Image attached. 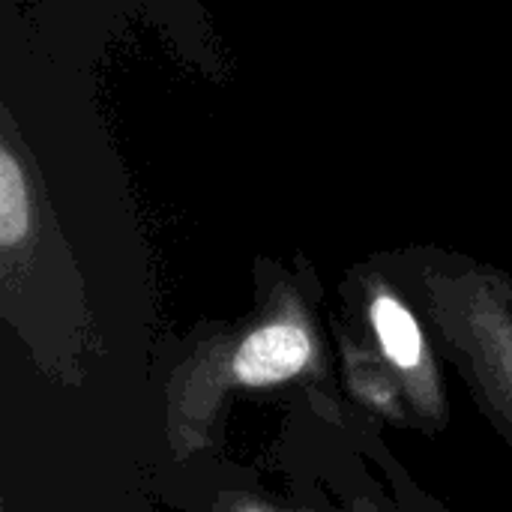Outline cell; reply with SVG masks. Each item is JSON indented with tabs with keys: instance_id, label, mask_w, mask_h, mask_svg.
I'll use <instances>...</instances> for the list:
<instances>
[{
	"instance_id": "cell-1",
	"label": "cell",
	"mask_w": 512,
	"mask_h": 512,
	"mask_svg": "<svg viewBox=\"0 0 512 512\" xmlns=\"http://www.w3.org/2000/svg\"><path fill=\"white\" fill-rule=\"evenodd\" d=\"M339 387L312 288L282 270L258 291V303L243 321L198 339L192 354L171 372L165 384V435L177 462L210 453L222 432L225 408L237 393L303 390L336 423L342 420Z\"/></svg>"
},
{
	"instance_id": "cell-2",
	"label": "cell",
	"mask_w": 512,
	"mask_h": 512,
	"mask_svg": "<svg viewBox=\"0 0 512 512\" xmlns=\"http://www.w3.org/2000/svg\"><path fill=\"white\" fill-rule=\"evenodd\" d=\"M0 114V315L42 375L78 387L96 354L87 291L24 132Z\"/></svg>"
},
{
	"instance_id": "cell-3",
	"label": "cell",
	"mask_w": 512,
	"mask_h": 512,
	"mask_svg": "<svg viewBox=\"0 0 512 512\" xmlns=\"http://www.w3.org/2000/svg\"><path fill=\"white\" fill-rule=\"evenodd\" d=\"M477 411L512 444V276L462 252L408 246L381 255Z\"/></svg>"
},
{
	"instance_id": "cell-4",
	"label": "cell",
	"mask_w": 512,
	"mask_h": 512,
	"mask_svg": "<svg viewBox=\"0 0 512 512\" xmlns=\"http://www.w3.org/2000/svg\"><path fill=\"white\" fill-rule=\"evenodd\" d=\"M345 300V321L384 360L399 381L414 429L420 435H441L450 426V396L441 372V354L432 333L393 276L381 255L354 264L339 288Z\"/></svg>"
},
{
	"instance_id": "cell-5",
	"label": "cell",
	"mask_w": 512,
	"mask_h": 512,
	"mask_svg": "<svg viewBox=\"0 0 512 512\" xmlns=\"http://www.w3.org/2000/svg\"><path fill=\"white\" fill-rule=\"evenodd\" d=\"M333 342L339 354L342 393L354 402V408L363 411L372 423L417 432L399 381L345 318H333Z\"/></svg>"
},
{
	"instance_id": "cell-6",
	"label": "cell",
	"mask_w": 512,
	"mask_h": 512,
	"mask_svg": "<svg viewBox=\"0 0 512 512\" xmlns=\"http://www.w3.org/2000/svg\"><path fill=\"white\" fill-rule=\"evenodd\" d=\"M375 459L384 465L387 471V483L393 489V510L396 512H447L435 498H429L411 477H405L402 465L393 459L390 450H375Z\"/></svg>"
},
{
	"instance_id": "cell-7",
	"label": "cell",
	"mask_w": 512,
	"mask_h": 512,
	"mask_svg": "<svg viewBox=\"0 0 512 512\" xmlns=\"http://www.w3.org/2000/svg\"><path fill=\"white\" fill-rule=\"evenodd\" d=\"M207 512H297L294 504H279L276 498L270 495H261V492H252V489H237V486H228V489H216L207 501Z\"/></svg>"
},
{
	"instance_id": "cell-8",
	"label": "cell",
	"mask_w": 512,
	"mask_h": 512,
	"mask_svg": "<svg viewBox=\"0 0 512 512\" xmlns=\"http://www.w3.org/2000/svg\"><path fill=\"white\" fill-rule=\"evenodd\" d=\"M294 510L297 512H330V510H318V507H309V504H294ZM336 512H387V510H381L378 504H372V501L360 498V501H354L351 507H345V510H336Z\"/></svg>"
}]
</instances>
